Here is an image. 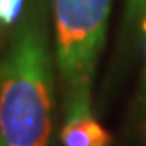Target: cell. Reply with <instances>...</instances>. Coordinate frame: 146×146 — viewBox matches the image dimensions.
Returning a JSON list of instances; mask_svg holds the SVG:
<instances>
[{
	"label": "cell",
	"instance_id": "cell-1",
	"mask_svg": "<svg viewBox=\"0 0 146 146\" xmlns=\"http://www.w3.org/2000/svg\"><path fill=\"white\" fill-rule=\"evenodd\" d=\"M53 111L48 4L30 0L0 60V146H51Z\"/></svg>",
	"mask_w": 146,
	"mask_h": 146
},
{
	"label": "cell",
	"instance_id": "cell-2",
	"mask_svg": "<svg viewBox=\"0 0 146 146\" xmlns=\"http://www.w3.org/2000/svg\"><path fill=\"white\" fill-rule=\"evenodd\" d=\"M111 9L113 0H53L55 62L64 118L92 111V88Z\"/></svg>",
	"mask_w": 146,
	"mask_h": 146
},
{
	"label": "cell",
	"instance_id": "cell-3",
	"mask_svg": "<svg viewBox=\"0 0 146 146\" xmlns=\"http://www.w3.org/2000/svg\"><path fill=\"white\" fill-rule=\"evenodd\" d=\"M62 146H111L113 135L92 111L65 116L60 130Z\"/></svg>",
	"mask_w": 146,
	"mask_h": 146
},
{
	"label": "cell",
	"instance_id": "cell-4",
	"mask_svg": "<svg viewBox=\"0 0 146 146\" xmlns=\"http://www.w3.org/2000/svg\"><path fill=\"white\" fill-rule=\"evenodd\" d=\"M125 28L146 37V0H125Z\"/></svg>",
	"mask_w": 146,
	"mask_h": 146
},
{
	"label": "cell",
	"instance_id": "cell-5",
	"mask_svg": "<svg viewBox=\"0 0 146 146\" xmlns=\"http://www.w3.org/2000/svg\"><path fill=\"white\" fill-rule=\"evenodd\" d=\"M25 0H0V27H11L25 13Z\"/></svg>",
	"mask_w": 146,
	"mask_h": 146
}]
</instances>
